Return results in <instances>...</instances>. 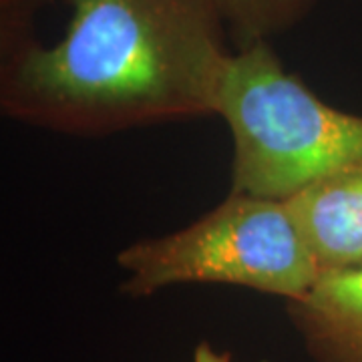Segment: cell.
<instances>
[{"label": "cell", "mask_w": 362, "mask_h": 362, "mask_svg": "<svg viewBox=\"0 0 362 362\" xmlns=\"http://www.w3.org/2000/svg\"><path fill=\"white\" fill-rule=\"evenodd\" d=\"M284 204L320 276L362 264V165L318 181Z\"/></svg>", "instance_id": "obj_4"}, {"label": "cell", "mask_w": 362, "mask_h": 362, "mask_svg": "<svg viewBox=\"0 0 362 362\" xmlns=\"http://www.w3.org/2000/svg\"><path fill=\"white\" fill-rule=\"evenodd\" d=\"M121 292L151 296L177 284H223L294 302L320 278L316 258L284 202L230 195L177 232L119 252Z\"/></svg>", "instance_id": "obj_3"}, {"label": "cell", "mask_w": 362, "mask_h": 362, "mask_svg": "<svg viewBox=\"0 0 362 362\" xmlns=\"http://www.w3.org/2000/svg\"><path fill=\"white\" fill-rule=\"evenodd\" d=\"M286 312L314 362H362V264L322 274Z\"/></svg>", "instance_id": "obj_5"}, {"label": "cell", "mask_w": 362, "mask_h": 362, "mask_svg": "<svg viewBox=\"0 0 362 362\" xmlns=\"http://www.w3.org/2000/svg\"><path fill=\"white\" fill-rule=\"evenodd\" d=\"M194 362H232V354L228 350H216L207 340H202L194 350Z\"/></svg>", "instance_id": "obj_7"}, {"label": "cell", "mask_w": 362, "mask_h": 362, "mask_svg": "<svg viewBox=\"0 0 362 362\" xmlns=\"http://www.w3.org/2000/svg\"><path fill=\"white\" fill-rule=\"evenodd\" d=\"M226 23L235 51L270 40L298 26L314 11L316 0H211Z\"/></svg>", "instance_id": "obj_6"}, {"label": "cell", "mask_w": 362, "mask_h": 362, "mask_svg": "<svg viewBox=\"0 0 362 362\" xmlns=\"http://www.w3.org/2000/svg\"><path fill=\"white\" fill-rule=\"evenodd\" d=\"M65 37L30 35V0H2L0 107L69 135L218 115L230 63L211 0H66Z\"/></svg>", "instance_id": "obj_1"}, {"label": "cell", "mask_w": 362, "mask_h": 362, "mask_svg": "<svg viewBox=\"0 0 362 362\" xmlns=\"http://www.w3.org/2000/svg\"><path fill=\"white\" fill-rule=\"evenodd\" d=\"M40 2H51V0H40Z\"/></svg>", "instance_id": "obj_8"}, {"label": "cell", "mask_w": 362, "mask_h": 362, "mask_svg": "<svg viewBox=\"0 0 362 362\" xmlns=\"http://www.w3.org/2000/svg\"><path fill=\"white\" fill-rule=\"evenodd\" d=\"M233 141L232 192L286 202L362 165V115L326 105L270 40L233 51L218 97Z\"/></svg>", "instance_id": "obj_2"}]
</instances>
